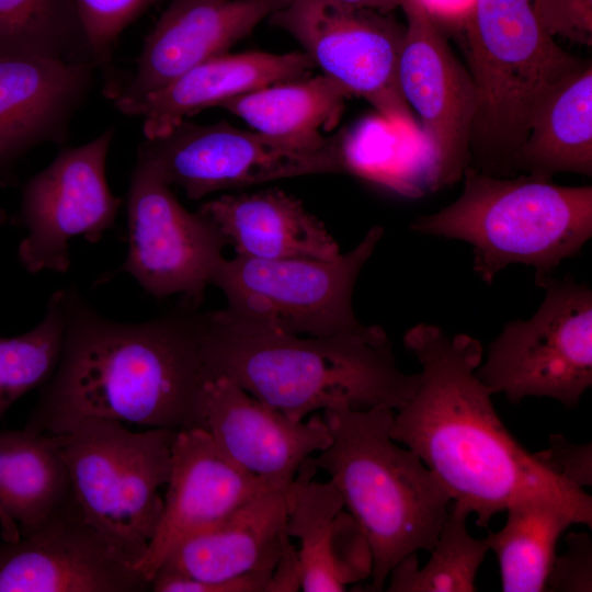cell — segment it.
<instances>
[{
	"label": "cell",
	"instance_id": "obj_15",
	"mask_svg": "<svg viewBox=\"0 0 592 592\" xmlns=\"http://www.w3.org/2000/svg\"><path fill=\"white\" fill-rule=\"evenodd\" d=\"M72 492V491H71ZM150 582L122 562L71 493L39 528L0 540V592H141Z\"/></svg>",
	"mask_w": 592,
	"mask_h": 592
},
{
	"label": "cell",
	"instance_id": "obj_17",
	"mask_svg": "<svg viewBox=\"0 0 592 592\" xmlns=\"http://www.w3.org/2000/svg\"><path fill=\"white\" fill-rule=\"evenodd\" d=\"M291 0H171L144 41L134 71L109 99L123 114L191 68L225 54Z\"/></svg>",
	"mask_w": 592,
	"mask_h": 592
},
{
	"label": "cell",
	"instance_id": "obj_21",
	"mask_svg": "<svg viewBox=\"0 0 592 592\" xmlns=\"http://www.w3.org/2000/svg\"><path fill=\"white\" fill-rule=\"evenodd\" d=\"M317 467L308 457L287 490V532L300 540V589L339 592L372 573L368 543L343 500L329 482L316 481Z\"/></svg>",
	"mask_w": 592,
	"mask_h": 592
},
{
	"label": "cell",
	"instance_id": "obj_28",
	"mask_svg": "<svg viewBox=\"0 0 592 592\" xmlns=\"http://www.w3.org/2000/svg\"><path fill=\"white\" fill-rule=\"evenodd\" d=\"M0 56L94 62L73 0H0Z\"/></svg>",
	"mask_w": 592,
	"mask_h": 592
},
{
	"label": "cell",
	"instance_id": "obj_27",
	"mask_svg": "<svg viewBox=\"0 0 592 592\" xmlns=\"http://www.w3.org/2000/svg\"><path fill=\"white\" fill-rule=\"evenodd\" d=\"M505 511L504 526L486 537L498 559L502 591H545L559 537L581 522L567 505L543 494L516 499Z\"/></svg>",
	"mask_w": 592,
	"mask_h": 592
},
{
	"label": "cell",
	"instance_id": "obj_6",
	"mask_svg": "<svg viewBox=\"0 0 592 592\" xmlns=\"http://www.w3.org/2000/svg\"><path fill=\"white\" fill-rule=\"evenodd\" d=\"M470 75L479 91L475 121L491 153L483 173L513 166L532 116L559 84L588 64L539 25L533 0H473L466 16Z\"/></svg>",
	"mask_w": 592,
	"mask_h": 592
},
{
	"label": "cell",
	"instance_id": "obj_7",
	"mask_svg": "<svg viewBox=\"0 0 592 592\" xmlns=\"http://www.w3.org/2000/svg\"><path fill=\"white\" fill-rule=\"evenodd\" d=\"M175 432L132 431L122 422L92 419L52 435L84 520L135 569L161 519L160 489L170 477Z\"/></svg>",
	"mask_w": 592,
	"mask_h": 592
},
{
	"label": "cell",
	"instance_id": "obj_32",
	"mask_svg": "<svg viewBox=\"0 0 592 592\" xmlns=\"http://www.w3.org/2000/svg\"><path fill=\"white\" fill-rule=\"evenodd\" d=\"M533 11L549 36L592 46V0H533Z\"/></svg>",
	"mask_w": 592,
	"mask_h": 592
},
{
	"label": "cell",
	"instance_id": "obj_14",
	"mask_svg": "<svg viewBox=\"0 0 592 592\" xmlns=\"http://www.w3.org/2000/svg\"><path fill=\"white\" fill-rule=\"evenodd\" d=\"M309 155L228 123L200 125L187 119L161 136L145 138L137 151L163 182L180 186L193 201L299 175Z\"/></svg>",
	"mask_w": 592,
	"mask_h": 592
},
{
	"label": "cell",
	"instance_id": "obj_20",
	"mask_svg": "<svg viewBox=\"0 0 592 592\" xmlns=\"http://www.w3.org/2000/svg\"><path fill=\"white\" fill-rule=\"evenodd\" d=\"M205 430L238 466L273 489L288 490L301 464L331 444L320 415L294 421L218 375L204 405Z\"/></svg>",
	"mask_w": 592,
	"mask_h": 592
},
{
	"label": "cell",
	"instance_id": "obj_10",
	"mask_svg": "<svg viewBox=\"0 0 592 592\" xmlns=\"http://www.w3.org/2000/svg\"><path fill=\"white\" fill-rule=\"evenodd\" d=\"M267 19L292 35L315 67L351 96L365 99L390 124L415 129V115L399 84L406 26L390 13L334 0H291Z\"/></svg>",
	"mask_w": 592,
	"mask_h": 592
},
{
	"label": "cell",
	"instance_id": "obj_37",
	"mask_svg": "<svg viewBox=\"0 0 592 592\" xmlns=\"http://www.w3.org/2000/svg\"><path fill=\"white\" fill-rule=\"evenodd\" d=\"M8 219H9L8 213L3 208L0 207V226L5 224Z\"/></svg>",
	"mask_w": 592,
	"mask_h": 592
},
{
	"label": "cell",
	"instance_id": "obj_4",
	"mask_svg": "<svg viewBox=\"0 0 592 592\" xmlns=\"http://www.w3.org/2000/svg\"><path fill=\"white\" fill-rule=\"evenodd\" d=\"M387 406L323 410L331 444L312 457L330 476L372 554L369 591H383L406 556L436 544L452 500L440 478L411 449L394 443Z\"/></svg>",
	"mask_w": 592,
	"mask_h": 592
},
{
	"label": "cell",
	"instance_id": "obj_3",
	"mask_svg": "<svg viewBox=\"0 0 592 592\" xmlns=\"http://www.w3.org/2000/svg\"><path fill=\"white\" fill-rule=\"evenodd\" d=\"M206 355L215 376L229 377L294 421L338 406L396 411L420 377L398 367L388 335L236 334L218 326L212 311Z\"/></svg>",
	"mask_w": 592,
	"mask_h": 592
},
{
	"label": "cell",
	"instance_id": "obj_2",
	"mask_svg": "<svg viewBox=\"0 0 592 592\" xmlns=\"http://www.w3.org/2000/svg\"><path fill=\"white\" fill-rule=\"evenodd\" d=\"M403 344L422 366L408 401L394 414L390 437L413 451L443 482L454 502L476 513L479 527L516 499L543 494L592 526V498L528 453L505 429L493 392L476 375L480 342L420 322Z\"/></svg>",
	"mask_w": 592,
	"mask_h": 592
},
{
	"label": "cell",
	"instance_id": "obj_9",
	"mask_svg": "<svg viewBox=\"0 0 592 592\" xmlns=\"http://www.w3.org/2000/svg\"><path fill=\"white\" fill-rule=\"evenodd\" d=\"M540 287L538 310L504 325L476 375L511 403L549 397L572 408L592 385V292L569 276Z\"/></svg>",
	"mask_w": 592,
	"mask_h": 592
},
{
	"label": "cell",
	"instance_id": "obj_25",
	"mask_svg": "<svg viewBox=\"0 0 592 592\" xmlns=\"http://www.w3.org/2000/svg\"><path fill=\"white\" fill-rule=\"evenodd\" d=\"M351 95L325 75L278 82L235 96L219 107L240 117L254 132L300 153L326 141Z\"/></svg>",
	"mask_w": 592,
	"mask_h": 592
},
{
	"label": "cell",
	"instance_id": "obj_8",
	"mask_svg": "<svg viewBox=\"0 0 592 592\" xmlns=\"http://www.w3.org/2000/svg\"><path fill=\"white\" fill-rule=\"evenodd\" d=\"M383 235L384 228L374 226L330 261L223 258L210 278L226 297V307L212 311L215 322L236 334L386 337L382 327L361 323L352 304L358 274Z\"/></svg>",
	"mask_w": 592,
	"mask_h": 592
},
{
	"label": "cell",
	"instance_id": "obj_30",
	"mask_svg": "<svg viewBox=\"0 0 592 592\" xmlns=\"http://www.w3.org/2000/svg\"><path fill=\"white\" fill-rule=\"evenodd\" d=\"M65 333L64 288L54 292L46 314L33 329L0 337V419L29 391L41 388L54 373Z\"/></svg>",
	"mask_w": 592,
	"mask_h": 592
},
{
	"label": "cell",
	"instance_id": "obj_26",
	"mask_svg": "<svg viewBox=\"0 0 592 592\" xmlns=\"http://www.w3.org/2000/svg\"><path fill=\"white\" fill-rule=\"evenodd\" d=\"M513 166L544 180L592 174V66L589 62L550 92L531 118Z\"/></svg>",
	"mask_w": 592,
	"mask_h": 592
},
{
	"label": "cell",
	"instance_id": "obj_24",
	"mask_svg": "<svg viewBox=\"0 0 592 592\" xmlns=\"http://www.w3.org/2000/svg\"><path fill=\"white\" fill-rule=\"evenodd\" d=\"M71 496L52 435L26 428L0 431V534L15 542L39 528Z\"/></svg>",
	"mask_w": 592,
	"mask_h": 592
},
{
	"label": "cell",
	"instance_id": "obj_29",
	"mask_svg": "<svg viewBox=\"0 0 592 592\" xmlns=\"http://www.w3.org/2000/svg\"><path fill=\"white\" fill-rule=\"evenodd\" d=\"M470 511L459 502L442 525L428 562L420 568L412 553L390 570L388 592H473L476 576L489 550L487 538H474L467 530Z\"/></svg>",
	"mask_w": 592,
	"mask_h": 592
},
{
	"label": "cell",
	"instance_id": "obj_35",
	"mask_svg": "<svg viewBox=\"0 0 592 592\" xmlns=\"http://www.w3.org/2000/svg\"><path fill=\"white\" fill-rule=\"evenodd\" d=\"M300 588L298 554L291 544L277 561L269 585L270 592L298 591ZM267 591V592H269Z\"/></svg>",
	"mask_w": 592,
	"mask_h": 592
},
{
	"label": "cell",
	"instance_id": "obj_11",
	"mask_svg": "<svg viewBox=\"0 0 592 592\" xmlns=\"http://www.w3.org/2000/svg\"><path fill=\"white\" fill-rule=\"evenodd\" d=\"M114 133L109 127L83 145L61 149L22 186L11 223L26 230L18 258L27 272L66 273L72 238L98 243L115 226L123 200L112 193L105 171Z\"/></svg>",
	"mask_w": 592,
	"mask_h": 592
},
{
	"label": "cell",
	"instance_id": "obj_36",
	"mask_svg": "<svg viewBox=\"0 0 592 592\" xmlns=\"http://www.w3.org/2000/svg\"><path fill=\"white\" fill-rule=\"evenodd\" d=\"M343 5L358 9H371L383 13H390L400 7L401 0H334Z\"/></svg>",
	"mask_w": 592,
	"mask_h": 592
},
{
	"label": "cell",
	"instance_id": "obj_5",
	"mask_svg": "<svg viewBox=\"0 0 592 592\" xmlns=\"http://www.w3.org/2000/svg\"><path fill=\"white\" fill-rule=\"evenodd\" d=\"M459 197L410 229L473 246L474 270L490 285L510 264L535 269L537 286L592 235V187L562 186L534 175L500 178L471 167Z\"/></svg>",
	"mask_w": 592,
	"mask_h": 592
},
{
	"label": "cell",
	"instance_id": "obj_22",
	"mask_svg": "<svg viewBox=\"0 0 592 592\" xmlns=\"http://www.w3.org/2000/svg\"><path fill=\"white\" fill-rule=\"evenodd\" d=\"M315 65L304 52L225 53L185 71L145 96L128 115L143 118L145 138L161 136L186 117L253 90L308 77Z\"/></svg>",
	"mask_w": 592,
	"mask_h": 592
},
{
	"label": "cell",
	"instance_id": "obj_23",
	"mask_svg": "<svg viewBox=\"0 0 592 592\" xmlns=\"http://www.w3.org/2000/svg\"><path fill=\"white\" fill-rule=\"evenodd\" d=\"M198 212L217 225L236 255L330 261L341 253L325 225L277 189L223 195L203 203Z\"/></svg>",
	"mask_w": 592,
	"mask_h": 592
},
{
	"label": "cell",
	"instance_id": "obj_18",
	"mask_svg": "<svg viewBox=\"0 0 592 592\" xmlns=\"http://www.w3.org/2000/svg\"><path fill=\"white\" fill-rule=\"evenodd\" d=\"M267 489L273 488L228 458L205 429L177 431L161 519L137 569L151 582L180 542Z\"/></svg>",
	"mask_w": 592,
	"mask_h": 592
},
{
	"label": "cell",
	"instance_id": "obj_1",
	"mask_svg": "<svg viewBox=\"0 0 592 592\" xmlns=\"http://www.w3.org/2000/svg\"><path fill=\"white\" fill-rule=\"evenodd\" d=\"M58 364L41 387L26 429L65 434L105 419L147 429L205 428L210 311L189 300L143 322L100 315L75 286L64 287Z\"/></svg>",
	"mask_w": 592,
	"mask_h": 592
},
{
	"label": "cell",
	"instance_id": "obj_33",
	"mask_svg": "<svg viewBox=\"0 0 592 592\" xmlns=\"http://www.w3.org/2000/svg\"><path fill=\"white\" fill-rule=\"evenodd\" d=\"M566 551L555 558L545 591H592V539L588 533L571 532Z\"/></svg>",
	"mask_w": 592,
	"mask_h": 592
},
{
	"label": "cell",
	"instance_id": "obj_16",
	"mask_svg": "<svg viewBox=\"0 0 592 592\" xmlns=\"http://www.w3.org/2000/svg\"><path fill=\"white\" fill-rule=\"evenodd\" d=\"M289 537L287 490L267 489L184 538L157 571L190 577L189 592H266Z\"/></svg>",
	"mask_w": 592,
	"mask_h": 592
},
{
	"label": "cell",
	"instance_id": "obj_34",
	"mask_svg": "<svg viewBox=\"0 0 592 592\" xmlns=\"http://www.w3.org/2000/svg\"><path fill=\"white\" fill-rule=\"evenodd\" d=\"M535 456L556 475L574 487L592 486L591 444H576L561 434L549 436V448Z\"/></svg>",
	"mask_w": 592,
	"mask_h": 592
},
{
	"label": "cell",
	"instance_id": "obj_13",
	"mask_svg": "<svg viewBox=\"0 0 592 592\" xmlns=\"http://www.w3.org/2000/svg\"><path fill=\"white\" fill-rule=\"evenodd\" d=\"M407 24L399 59L402 96L421 121L443 186L469 162L480 106L478 88L458 61L423 0H401Z\"/></svg>",
	"mask_w": 592,
	"mask_h": 592
},
{
	"label": "cell",
	"instance_id": "obj_19",
	"mask_svg": "<svg viewBox=\"0 0 592 592\" xmlns=\"http://www.w3.org/2000/svg\"><path fill=\"white\" fill-rule=\"evenodd\" d=\"M92 61L0 56V185L16 183L15 168L32 149L64 145L88 100Z\"/></svg>",
	"mask_w": 592,
	"mask_h": 592
},
{
	"label": "cell",
	"instance_id": "obj_31",
	"mask_svg": "<svg viewBox=\"0 0 592 592\" xmlns=\"http://www.w3.org/2000/svg\"><path fill=\"white\" fill-rule=\"evenodd\" d=\"M98 70H103L104 93L119 75L112 62L114 46L123 31L158 0H73Z\"/></svg>",
	"mask_w": 592,
	"mask_h": 592
},
{
	"label": "cell",
	"instance_id": "obj_12",
	"mask_svg": "<svg viewBox=\"0 0 592 592\" xmlns=\"http://www.w3.org/2000/svg\"><path fill=\"white\" fill-rule=\"evenodd\" d=\"M126 214V258L103 281L127 273L156 299L178 294L201 307L229 244L217 225L198 210L189 212L170 185L138 158L130 175Z\"/></svg>",
	"mask_w": 592,
	"mask_h": 592
}]
</instances>
